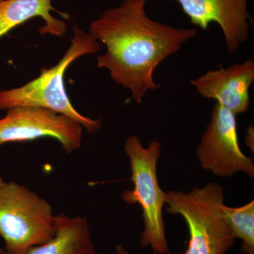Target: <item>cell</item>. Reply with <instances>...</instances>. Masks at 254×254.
<instances>
[{
  "mask_svg": "<svg viewBox=\"0 0 254 254\" xmlns=\"http://www.w3.org/2000/svg\"><path fill=\"white\" fill-rule=\"evenodd\" d=\"M224 214L235 238L242 241V254H254V201L240 207L223 205Z\"/></svg>",
  "mask_w": 254,
  "mask_h": 254,
  "instance_id": "12",
  "label": "cell"
},
{
  "mask_svg": "<svg viewBox=\"0 0 254 254\" xmlns=\"http://www.w3.org/2000/svg\"><path fill=\"white\" fill-rule=\"evenodd\" d=\"M148 0H123L105 10L91 23L89 33L106 47L97 66L106 68L117 84L131 91L141 103L148 91L160 85L153 73L162 62L194 38L195 28H176L152 19L146 13Z\"/></svg>",
  "mask_w": 254,
  "mask_h": 254,
  "instance_id": "1",
  "label": "cell"
},
{
  "mask_svg": "<svg viewBox=\"0 0 254 254\" xmlns=\"http://www.w3.org/2000/svg\"><path fill=\"white\" fill-rule=\"evenodd\" d=\"M71 45L59 63L51 68H43L38 77L18 88L0 90V110L16 107L45 108L78 122L90 134L99 131L100 120L87 118L71 104L64 87V75L68 66L85 55L100 51L98 42L90 34L74 26Z\"/></svg>",
  "mask_w": 254,
  "mask_h": 254,
  "instance_id": "2",
  "label": "cell"
},
{
  "mask_svg": "<svg viewBox=\"0 0 254 254\" xmlns=\"http://www.w3.org/2000/svg\"><path fill=\"white\" fill-rule=\"evenodd\" d=\"M2 183H4V180H3V179L1 178V176H0V185H1Z\"/></svg>",
  "mask_w": 254,
  "mask_h": 254,
  "instance_id": "16",
  "label": "cell"
},
{
  "mask_svg": "<svg viewBox=\"0 0 254 254\" xmlns=\"http://www.w3.org/2000/svg\"><path fill=\"white\" fill-rule=\"evenodd\" d=\"M0 1H1V0H0Z\"/></svg>",
  "mask_w": 254,
  "mask_h": 254,
  "instance_id": "17",
  "label": "cell"
},
{
  "mask_svg": "<svg viewBox=\"0 0 254 254\" xmlns=\"http://www.w3.org/2000/svg\"><path fill=\"white\" fill-rule=\"evenodd\" d=\"M117 254H131L123 245H118L115 247Z\"/></svg>",
  "mask_w": 254,
  "mask_h": 254,
  "instance_id": "14",
  "label": "cell"
},
{
  "mask_svg": "<svg viewBox=\"0 0 254 254\" xmlns=\"http://www.w3.org/2000/svg\"><path fill=\"white\" fill-rule=\"evenodd\" d=\"M161 145V142L153 140L143 146L136 135L127 138L125 150L129 159L133 189L124 192L122 198L127 204L137 203L142 209L144 227L140 245L150 247L155 254H169L163 213L166 192L160 188L157 173Z\"/></svg>",
  "mask_w": 254,
  "mask_h": 254,
  "instance_id": "4",
  "label": "cell"
},
{
  "mask_svg": "<svg viewBox=\"0 0 254 254\" xmlns=\"http://www.w3.org/2000/svg\"><path fill=\"white\" fill-rule=\"evenodd\" d=\"M224 200L223 187L215 182L189 192H167L166 211L181 215L190 233L182 254H225L233 247L236 238L222 210Z\"/></svg>",
  "mask_w": 254,
  "mask_h": 254,
  "instance_id": "3",
  "label": "cell"
},
{
  "mask_svg": "<svg viewBox=\"0 0 254 254\" xmlns=\"http://www.w3.org/2000/svg\"><path fill=\"white\" fill-rule=\"evenodd\" d=\"M254 82V61L248 59L227 68L207 71L190 83L202 97L216 100L237 115L250 108V88Z\"/></svg>",
  "mask_w": 254,
  "mask_h": 254,
  "instance_id": "9",
  "label": "cell"
},
{
  "mask_svg": "<svg viewBox=\"0 0 254 254\" xmlns=\"http://www.w3.org/2000/svg\"><path fill=\"white\" fill-rule=\"evenodd\" d=\"M56 215L49 202L15 182L0 185V237L6 254H26L54 237Z\"/></svg>",
  "mask_w": 254,
  "mask_h": 254,
  "instance_id": "5",
  "label": "cell"
},
{
  "mask_svg": "<svg viewBox=\"0 0 254 254\" xmlns=\"http://www.w3.org/2000/svg\"></svg>",
  "mask_w": 254,
  "mask_h": 254,
  "instance_id": "18",
  "label": "cell"
},
{
  "mask_svg": "<svg viewBox=\"0 0 254 254\" xmlns=\"http://www.w3.org/2000/svg\"><path fill=\"white\" fill-rule=\"evenodd\" d=\"M252 138H254V127L251 126L250 128L247 130V136L246 137V142H247V145L250 147L251 148H253V145H252Z\"/></svg>",
  "mask_w": 254,
  "mask_h": 254,
  "instance_id": "13",
  "label": "cell"
},
{
  "mask_svg": "<svg viewBox=\"0 0 254 254\" xmlns=\"http://www.w3.org/2000/svg\"><path fill=\"white\" fill-rule=\"evenodd\" d=\"M83 128L73 119L52 110L16 107L0 119V145L50 137L59 142L66 153H71L81 148Z\"/></svg>",
  "mask_w": 254,
  "mask_h": 254,
  "instance_id": "7",
  "label": "cell"
},
{
  "mask_svg": "<svg viewBox=\"0 0 254 254\" xmlns=\"http://www.w3.org/2000/svg\"><path fill=\"white\" fill-rule=\"evenodd\" d=\"M55 224L54 237L26 254H96L86 218L61 213L56 215Z\"/></svg>",
  "mask_w": 254,
  "mask_h": 254,
  "instance_id": "11",
  "label": "cell"
},
{
  "mask_svg": "<svg viewBox=\"0 0 254 254\" xmlns=\"http://www.w3.org/2000/svg\"><path fill=\"white\" fill-rule=\"evenodd\" d=\"M52 11L56 10L52 5L51 0H1L0 38L34 17H41L45 22L44 26L39 28L40 34L64 36L67 24L55 18L50 13Z\"/></svg>",
  "mask_w": 254,
  "mask_h": 254,
  "instance_id": "10",
  "label": "cell"
},
{
  "mask_svg": "<svg viewBox=\"0 0 254 254\" xmlns=\"http://www.w3.org/2000/svg\"><path fill=\"white\" fill-rule=\"evenodd\" d=\"M6 252H5V250L4 248H1L0 247V254H5Z\"/></svg>",
  "mask_w": 254,
  "mask_h": 254,
  "instance_id": "15",
  "label": "cell"
},
{
  "mask_svg": "<svg viewBox=\"0 0 254 254\" xmlns=\"http://www.w3.org/2000/svg\"><path fill=\"white\" fill-rule=\"evenodd\" d=\"M193 24L208 29L211 23L221 28L227 50L235 54L247 41L254 18L248 11L249 0H175Z\"/></svg>",
  "mask_w": 254,
  "mask_h": 254,
  "instance_id": "8",
  "label": "cell"
},
{
  "mask_svg": "<svg viewBox=\"0 0 254 254\" xmlns=\"http://www.w3.org/2000/svg\"><path fill=\"white\" fill-rule=\"evenodd\" d=\"M196 155L202 168L215 176L232 177L241 172L254 177L253 161L239 144L236 115L220 103L214 105Z\"/></svg>",
  "mask_w": 254,
  "mask_h": 254,
  "instance_id": "6",
  "label": "cell"
}]
</instances>
